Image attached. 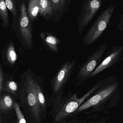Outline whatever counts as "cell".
Here are the masks:
<instances>
[{"mask_svg":"<svg viewBox=\"0 0 123 123\" xmlns=\"http://www.w3.org/2000/svg\"><path fill=\"white\" fill-rule=\"evenodd\" d=\"M98 122H96V123H95V122H94V123H98ZM53 123H62V122H54Z\"/></svg>","mask_w":123,"mask_h":123,"instance_id":"cell-23","label":"cell"},{"mask_svg":"<svg viewBox=\"0 0 123 123\" xmlns=\"http://www.w3.org/2000/svg\"><path fill=\"white\" fill-rule=\"evenodd\" d=\"M2 58L5 66L12 68L17 59L18 55L12 41L8 42L3 47L2 52Z\"/></svg>","mask_w":123,"mask_h":123,"instance_id":"cell-12","label":"cell"},{"mask_svg":"<svg viewBox=\"0 0 123 123\" xmlns=\"http://www.w3.org/2000/svg\"><path fill=\"white\" fill-rule=\"evenodd\" d=\"M15 102L9 95L3 96L0 98V110L5 112L14 108Z\"/></svg>","mask_w":123,"mask_h":123,"instance_id":"cell-15","label":"cell"},{"mask_svg":"<svg viewBox=\"0 0 123 123\" xmlns=\"http://www.w3.org/2000/svg\"><path fill=\"white\" fill-rule=\"evenodd\" d=\"M123 52V45H118L113 47L108 52L105 58L99 64L91 73L89 79L118 63L121 59Z\"/></svg>","mask_w":123,"mask_h":123,"instance_id":"cell-9","label":"cell"},{"mask_svg":"<svg viewBox=\"0 0 123 123\" xmlns=\"http://www.w3.org/2000/svg\"><path fill=\"white\" fill-rule=\"evenodd\" d=\"M99 87L98 82L83 97L79 98L78 93L68 94L64 98L62 97L55 100L52 110V115L54 122L62 121L65 118L76 111L85 100Z\"/></svg>","mask_w":123,"mask_h":123,"instance_id":"cell-1","label":"cell"},{"mask_svg":"<svg viewBox=\"0 0 123 123\" xmlns=\"http://www.w3.org/2000/svg\"><path fill=\"white\" fill-rule=\"evenodd\" d=\"M40 37L44 47L49 51L57 54L59 52V45L61 41L56 35L51 31H44L40 34Z\"/></svg>","mask_w":123,"mask_h":123,"instance_id":"cell-11","label":"cell"},{"mask_svg":"<svg viewBox=\"0 0 123 123\" xmlns=\"http://www.w3.org/2000/svg\"><path fill=\"white\" fill-rule=\"evenodd\" d=\"M14 109L17 115V123H26L25 119L20 109L19 104L16 102H15Z\"/></svg>","mask_w":123,"mask_h":123,"instance_id":"cell-20","label":"cell"},{"mask_svg":"<svg viewBox=\"0 0 123 123\" xmlns=\"http://www.w3.org/2000/svg\"><path fill=\"white\" fill-rule=\"evenodd\" d=\"M0 20L3 26L8 28L9 26V16L5 0H0Z\"/></svg>","mask_w":123,"mask_h":123,"instance_id":"cell-17","label":"cell"},{"mask_svg":"<svg viewBox=\"0 0 123 123\" xmlns=\"http://www.w3.org/2000/svg\"><path fill=\"white\" fill-rule=\"evenodd\" d=\"M37 77L34 83V91L37 99L42 110L45 111L46 108V103L43 93L41 88L37 80Z\"/></svg>","mask_w":123,"mask_h":123,"instance_id":"cell-16","label":"cell"},{"mask_svg":"<svg viewBox=\"0 0 123 123\" xmlns=\"http://www.w3.org/2000/svg\"><path fill=\"white\" fill-rule=\"evenodd\" d=\"M117 29L119 32H123V15H122L117 25Z\"/></svg>","mask_w":123,"mask_h":123,"instance_id":"cell-22","label":"cell"},{"mask_svg":"<svg viewBox=\"0 0 123 123\" xmlns=\"http://www.w3.org/2000/svg\"><path fill=\"white\" fill-rule=\"evenodd\" d=\"M76 57L68 60L63 63L51 80L53 94L55 100L62 96L64 88L68 82L75 69L77 62Z\"/></svg>","mask_w":123,"mask_h":123,"instance_id":"cell-5","label":"cell"},{"mask_svg":"<svg viewBox=\"0 0 123 123\" xmlns=\"http://www.w3.org/2000/svg\"><path fill=\"white\" fill-rule=\"evenodd\" d=\"M4 80V75L3 68L2 64H0V93L2 90ZM0 123H3L0 116Z\"/></svg>","mask_w":123,"mask_h":123,"instance_id":"cell-21","label":"cell"},{"mask_svg":"<svg viewBox=\"0 0 123 123\" xmlns=\"http://www.w3.org/2000/svg\"><path fill=\"white\" fill-rule=\"evenodd\" d=\"M39 0H31L29 1L27 11L31 23L37 18L39 14Z\"/></svg>","mask_w":123,"mask_h":123,"instance_id":"cell-14","label":"cell"},{"mask_svg":"<svg viewBox=\"0 0 123 123\" xmlns=\"http://www.w3.org/2000/svg\"><path fill=\"white\" fill-rule=\"evenodd\" d=\"M37 77L28 68L21 75L27 105L34 119L39 122L41 121L42 109L37 101L34 91V83Z\"/></svg>","mask_w":123,"mask_h":123,"instance_id":"cell-4","label":"cell"},{"mask_svg":"<svg viewBox=\"0 0 123 123\" xmlns=\"http://www.w3.org/2000/svg\"><path fill=\"white\" fill-rule=\"evenodd\" d=\"M101 0H84L77 20L78 33L81 36L102 5Z\"/></svg>","mask_w":123,"mask_h":123,"instance_id":"cell-8","label":"cell"},{"mask_svg":"<svg viewBox=\"0 0 123 123\" xmlns=\"http://www.w3.org/2000/svg\"><path fill=\"white\" fill-rule=\"evenodd\" d=\"M18 90V85L15 81L12 79L7 80L3 83L2 90L16 95Z\"/></svg>","mask_w":123,"mask_h":123,"instance_id":"cell-18","label":"cell"},{"mask_svg":"<svg viewBox=\"0 0 123 123\" xmlns=\"http://www.w3.org/2000/svg\"><path fill=\"white\" fill-rule=\"evenodd\" d=\"M7 8L10 11L13 17V22H15L18 18L17 5L15 1L13 0H5Z\"/></svg>","mask_w":123,"mask_h":123,"instance_id":"cell-19","label":"cell"},{"mask_svg":"<svg viewBox=\"0 0 123 123\" xmlns=\"http://www.w3.org/2000/svg\"><path fill=\"white\" fill-rule=\"evenodd\" d=\"M52 8L51 20L59 22L65 13L69 11L72 4V0H50Z\"/></svg>","mask_w":123,"mask_h":123,"instance_id":"cell-10","label":"cell"},{"mask_svg":"<svg viewBox=\"0 0 123 123\" xmlns=\"http://www.w3.org/2000/svg\"><path fill=\"white\" fill-rule=\"evenodd\" d=\"M102 88L86 102L80 105L76 110L80 111L90 107H95L108 100L117 90L119 83L116 75L109 77L102 80Z\"/></svg>","mask_w":123,"mask_h":123,"instance_id":"cell-6","label":"cell"},{"mask_svg":"<svg viewBox=\"0 0 123 123\" xmlns=\"http://www.w3.org/2000/svg\"><path fill=\"white\" fill-rule=\"evenodd\" d=\"M115 9V5L111 3L101 12L83 38L84 45H91L100 38L109 24Z\"/></svg>","mask_w":123,"mask_h":123,"instance_id":"cell-2","label":"cell"},{"mask_svg":"<svg viewBox=\"0 0 123 123\" xmlns=\"http://www.w3.org/2000/svg\"><path fill=\"white\" fill-rule=\"evenodd\" d=\"M39 14L46 21L51 20L52 11L50 0H39Z\"/></svg>","mask_w":123,"mask_h":123,"instance_id":"cell-13","label":"cell"},{"mask_svg":"<svg viewBox=\"0 0 123 123\" xmlns=\"http://www.w3.org/2000/svg\"><path fill=\"white\" fill-rule=\"evenodd\" d=\"M108 47V45L106 44H101L87 57L86 61L78 66L77 72L73 80L74 83L76 85L82 84L89 79L91 73L100 64Z\"/></svg>","mask_w":123,"mask_h":123,"instance_id":"cell-3","label":"cell"},{"mask_svg":"<svg viewBox=\"0 0 123 123\" xmlns=\"http://www.w3.org/2000/svg\"><path fill=\"white\" fill-rule=\"evenodd\" d=\"M18 20L16 33L22 45L28 49L33 47V35L31 23L28 16L27 9L24 2L21 3Z\"/></svg>","mask_w":123,"mask_h":123,"instance_id":"cell-7","label":"cell"}]
</instances>
